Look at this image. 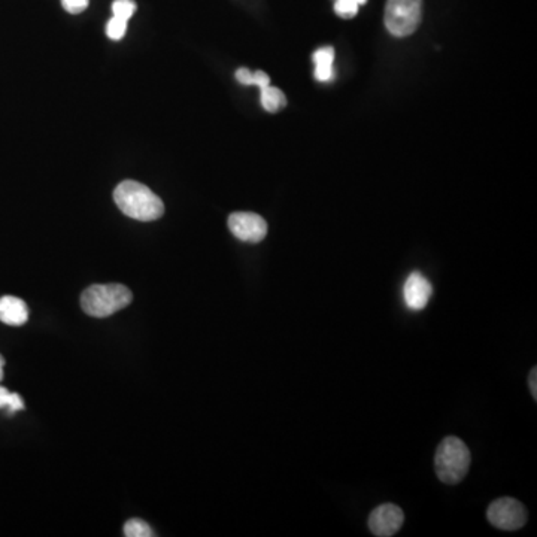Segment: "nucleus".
<instances>
[{
	"label": "nucleus",
	"instance_id": "obj_18",
	"mask_svg": "<svg viewBox=\"0 0 537 537\" xmlns=\"http://www.w3.org/2000/svg\"><path fill=\"white\" fill-rule=\"evenodd\" d=\"M253 76H254V72H251L246 67H241L236 71V80L244 85H253Z\"/></svg>",
	"mask_w": 537,
	"mask_h": 537
},
{
	"label": "nucleus",
	"instance_id": "obj_17",
	"mask_svg": "<svg viewBox=\"0 0 537 537\" xmlns=\"http://www.w3.org/2000/svg\"><path fill=\"white\" fill-rule=\"evenodd\" d=\"M62 5L67 12L80 14L82 11L87 10L89 0H62Z\"/></svg>",
	"mask_w": 537,
	"mask_h": 537
},
{
	"label": "nucleus",
	"instance_id": "obj_4",
	"mask_svg": "<svg viewBox=\"0 0 537 537\" xmlns=\"http://www.w3.org/2000/svg\"><path fill=\"white\" fill-rule=\"evenodd\" d=\"M423 0H386L385 27L393 36L405 38L420 27Z\"/></svg>",
	"mask_w": 537,
	"mask_h": 537
},
{
	"label": "nucleus",
	"instance_id": "obj_21",
	"mask_svg": "<svg viewBox=\"0 0 537 537\" xmlns=\"http://www.w3.org/2000/svg\"><path fill=\"white\" fill-rule=\"evenodd\" d=\"M4 364H5V358L0 355V381L4 379Z\"/></svg>",
	"mask_w": 537,
	"mask_h": 537
},
{
	"label": "nucleus",
	"instance_id": "obj_6",
	"mask_svg": "<svg viewBox=\"0 0 537 537\" xmlns=\"http://www.w3.org/2000/svg\"><path fill=\"white\" fill-rule=\"evenodd\" d=\"M229 229L239 241L259 244L268 235V222L254 213H235L229 217Z\"/></svg>",
	"mask_w": 537,
	"mask_h": 537
},
{
	"label": "nucleus",
	"instance_id": "obj_14",
	"mask_svg": "<svg viewBox=\"0 0 537 537\" xmlns=\"http://www.w3.org/2000/svg\"><path fill=\"white\" fill-rule=\"evenodd\" d=\"M135 11H136V4L133 0H115L113 4V17L126 19V21L132 19Z\"/></svg>",
	"mask_w": 537,
	"mask_h": 537
},
{
	"label": "nucleus",
	"instance_id": "obj_3",
	"mask_svg": "<svg viewBox=\"0 0 537 537\" xmlns=\"http://www.w3.org/2000/svg\"><path fill=\"white\" fill-rule=\"evenodd\" d=\"M133 300V294L121 284L91 285L81 296V307L85 314L96 318H106L128 307Z\"/></svg>",
	"mask_w": 537,
	"mask_h": 537
},
{
	"label": "nucleus",
	"instance_id": "obj_16",
	"mask_svg": "<svg viewBox=\"0 0 537 537\" xmlns=\"http://www.w3.org/2000/svg\"><path fill=\"white\" fill-rule=\"evenodd\" d=\"M335 12L340 19H353L358 12V5L354 0H336Z\"/></svg>",
	"mask_w": 537,
	"mask_h": 537
},
{
	"label": "nucleus",
	"instance_id": "obj_1",
	"mask_svg": "<svg viewBox=\"0 0 537 537\" xmlns=\"http://www.w3.org/2000/svg\"><path fill=\"white\" fill-rule=\"evenodd\" d=\"M120 211L137 222H156L165 214V205L157 194L137 181H123L113 191Z\"/></svg>",
	"mask_w": 537,
	"mask_h": 537
},
{
	"label": "nucleus",
	"instance_id": "obj_5",
	"mask_svg": "<svg viewBox=\"0 0 537 537\" xmlns=\"http://www.w3.org/2000/svg\"><path fill=\"white\" fill-rule=\"evenodd\" d=\"M486 518L491 525L504 532H515L527 523V510L523 503L512 497H502L490 504Z\"/></svg>",
	"mask_w": 537,
	"mask_h": 537
},
{
	"label": "nucleus",
	"instance_id": "obj_10",
	"mask_svg": "<svg viewBox=\"0 0 537 537\" xmlns=\"http://www.w3.org/2000/svg\"><path fill=\"white\" fill-rule=\"evenodd\" d=\"M333 62H335V50L331 47L320 48L314 52L315 63V80L325 82L333 78Z\"/></svg>",
	"mask_w": 537,
	"mask_h": 537
},
{
	"label": "nucleus",
	"instance_id": "obj_22",
	"mask_svg": "<svg viewBox=\"0 0 537 537\" xmlns=\"http://www.w3.org/2000/svg\"><path fill=\"white\" fill-rule=\"evenodd\" d=\"M354 2H355V4H357V5L360 6V5H364V4H366V2H368V0H354Z\"/></svg>",
	"mask_w": 537,
	"mask_h": 537
},
{
	"label": "nucleus",
	"instance_id": "obj_12",
	"mask_svg": "<svg viewBox=\"0 0 537 537\" xmlns=\"http://www.w3.org/2000/svg\"><path fill=\"white\" fill-rule=\"evenodd\" d=\"M124 536L128 537H152L154 533L152 532V527L142 521V519L133 518L128 519L124 525Z\"/></svg>",
	"mask_w": 537,
	"mask_h": 537
},
{
	"label": "nucleus",
	"instance_id": "obj_15",
	"mask_svg": "<svg viewBox=\"0 0 537 537\" xmlns=\"http://www.w3.org/2000/svg\"><path fill=\"white\" fill-rule=\"evenodd\" d=\"M126 32H128V21L126 19L113 17L106 24V35L113 41L123 38Z\"/></svg>",
	"mask_w": 537,
	"mask_h": 537
},
{
	"label": "nucleus",
	"instance_id": "obj_13",
	"mask_svg": "<svg viewBox=\"0 0 537 537\" xmlns=\"http://www.w3.org/2000/svg\"><path fill=\"white\" fill-rule=\"evenodd\" d=\"M0 408H8L11 414H14L24 409V401L17 393H10L5 386H0Z\"/></svg>",
	"mask_w": 537,
	"mask_h": 537
},
{
	"label": "nucleus",
	"instance_id": "obj_2",
	"mask_svg": "<svg viewBox=\"0 0 537 537\" xmlns=\"http://www.w3.org/2000/svg\"><path fill=\"white\" fill-rule=\"evenodd\" d=\"M471 462V451L466 443L455 436H448L440 442L434 455L436 475L443 484L455 486L464 479Z\"/></svg>",
	"mask_w": 537,
	"mask_h": 537
},
{
	"label": "nucleus",
	"instance_id": "obj_19",
	"mask_svg": "<svg viewBox=\"0 0 537 537\" xmlns=\"http://www.w3.org/2000/svg\"><path fill=\"white\" fill-rule=\"evenodd\" d=\"M270 84V78H268V74H264L263 71L254 72V76H253V85H257L259 89L261 87H266V85Z\"/></svg>",
	"mask_w": 537,
	"mask_h": 537
},
{
	"label": "nucleus",
	"instance_id": "obj_8",
	"mask_svg": "<svg viewBox=\"0 0 537 537\" xmlns=\"http://www.w3.org/2000/svg\"><path fill=\"white\" fill-rule=\"evenodd\" d=\"M432 294H433L432 284L420 272H414L406 279L403 299H405L406 307L412 311H423L427 307Z\"/></svg>",
	"mask_w": 537,
	"mask_h": 537
},
{
	"label": "nucleus",
	"instance_id": "obj_11",
	"mask_svg": "<svg viewBox=\"0 0 537 537\" xmlns=\"http://www.w3.org/2000/svg\"><path fill=\"white\" fill-rule=\"evenodd\" d=\"M261 91V105L268 113H278L287 105V97L281 90L276 87H270V84L260 89Z\"/></svg>",
	"mask_w": 537,
	"mask_h": 537
},
{
	"label": "nucleus",
	"instance_id": "obj_20",
	"mask_svg": "<svg viewBox=\"0 0 537 537\" xmlns=\"http://www.w3.org/2000/svg\"><path fill=\"white\" fill-rule=\"evenodd\" d=\"M537 369L533 368L528 377V385H530V392H532L533 397L537 399Z\"/></svg>",
	"mask_w": 537,
	"mask_h": 537
},
{
	"label": "nucleus",
	"instance_id": "obj_7",
	"mask_svg": "<svg viewBox=\"0 0 537 537\" xmlns=\"http://www.w3.org/2000/svg\"><path fill=\"white\" fill-rule=\"evenodd\" d=\"M405 523V514L396 504L377 506L369 517V528L377 537L394 536Z\"/></svg>",
	"mask_w": 537,
	"mask_h": 537
},
{
	"label": "nucleus",
	"instance_id": "obj_9",
	"mask_svg": "<svg viewBox=\"0 0 537 537\" xmlns=\"http://www.w3.org/2000/svg\"><path fill=\"white\" fill-rule=\"evenodd\" d=\"M28 320L27 305L14 296H4L0 299V321L11 327L24 325Z\"/></svg>",
	"mask_w": 537,
	"mask_h": 537
}]
</instances>
